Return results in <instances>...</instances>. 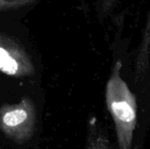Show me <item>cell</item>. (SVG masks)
<instances>
[{"label":"cell","mask_w":150,"mask_h":149,"mask_svg":"<svg viewBox=\"0 0 150 149\" xmlns=\"http://www.w3.org/2000/svg\"><path fill=\"white\" fill-rule=\"evenodd\" d=\"M37 0H0V10L2 11H9L18 10L33 4Z\"/></svg>","instance_id":"obj_7"},{"label":"cell","mask_w":150,"mask_h":149,"mask_svg":"<svg viewBox=\"0 0 150 149\" xmlns=\"http://www.w3.org/2000/svg\"><path fill=\"white\" fill-rule=\"evenodd\" d=\"M86 148L112 149L106 135L99 126V124L95 117L91 118L89 120Z\"/></svg>","instance_id":"obj_5"},{"label":"cell","mask_w":150,"mask_h":149,"mask_svg":"<svg viewBox=\"0 0 150 149\" xmlns=\"http://www.w3.org/2000/svg\"><path fill=\"white\" fill-rule=\"evenodd\" d=\"M122 62H115L105 85V104L115 126L120 149H131L137 123L134 93L121 76Z\"/></svg>","instance_id":"obj_1"},{"label":"cell","mask_w":150,"mask_h":149,"mask_svg":"<svg viewBox=\"0 0 150 149\" xmlns=\"http://www.w3.org/2000/svg\"><path fill=\"white\" fill-rule=\"evenodd\" d=\"M0 69L15 78L31 76L34 66L25 47L14 38L2 33L0 36Z\"/></svg>","instance_id":"obj_3"},{"label":"cell","mask_w":150,"mask_h":149,"mask_svg":"<svg viewBox=\"0 0 150 149\" xmlns=\"http://www.w3.org/2000/svg\"><path fill=\"white\" fill-rule=\"evenodd\" d=\"M36 107L30 97H24L14 105H4L0 112L3 133L17 144L29 141L36 130Z\"/></svg>","instance_id":"obj_2"},{"label":"cell","mask_w":150,"mask_h":149,"mask_svg":"<svg viewBox=\"0 0 150 149\" xmlns=\"http://www.w3.org/2000/svg\"><path fill=\"white\" fill-rule=\"evenodd\" d=\"M119 3L120 0H97L96 11L98 18L99 19L106 18L112 13Z\"/></svg>","instance_id":"obj_6"},{"label":"cell","mask_w":150,"mask_h":149,"mask_svg":"<svg viewBox=\"0 0 150 149\" xmlns=\"http://www.w3.org/2000/svg\"><path fill=\"white\" fill-rule=\"evenodd\" d=\"M150 71V10L147 16L146 23L142 32V37L139 46L136 62L135 78L142 81Z\"/></svg>","instance_id":"obj_4"}]
</instances>
